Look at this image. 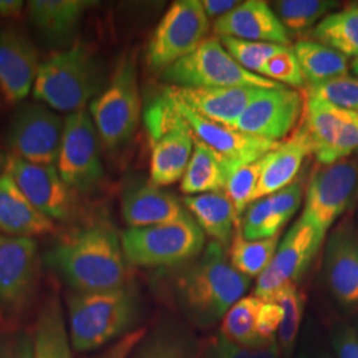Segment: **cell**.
Wrapping results in <instances>:
<instances>
[{"label": "cell", "mask_w": 358, "mask_h": 358, "mask_svg": "<svg viewBox=\"0 0 358 358\" xmlns=\"http://www.w3.org/2000/svg\"><path fill=\"white\" fill-rule=\"evenodd\" d=\"M251 285V279L231 267L224 247L210 242L203 252L192 259L176 280V297L190 324L207 329L224 315Z\"/></svg>", "instance_id": "6da1fadb"}, {"label": "cell", "mask_w": 358, "mask_h": 358, "mask_svg": "<svg viewBox=\"0 0 358 358\" xmlns=\"http://www.w3.org/2000/svg\"><path fill=\"white\" fill-rule=\"evenodd\" d=\"M282 226L273 213L269 196L252 202L241 220V232L245 239H268L279 235Z\"/></svg>", "instance_id": "ab89813d"}, {"label": "cell", "mask_w": 358, "mask_h": 358, "mask_svg": "<svg viewBox=\"0 0 358 358\" xmlns=\"http://www.w3.org/2000/svg\"><path fill=\"white\" fill-rule=\"evenodd\" d=\"M205 232L194 217L141 229L121 236L125 260L136 267H164L189 262L205 250Z\"/></svg>", "instance_id": "5b68a950"}, {"label": "cell", "mask_w": 358, "mask_h": 358, "mask_svg": "<svg viewBox=\"0 0 358 358\" xmlns=\"http://www.w3.org/2000/svg\"><path fill=\"white\" fill-rule=\"evenodd\" d=\"M38 71V55L28 38L0 29V90L8 101L26 99Z\"/></svg>", "instance_id": "ffe728a7"}, {"label": "cell", "mask_w": 358, "mask_h": 358, "mask_svg": "<svg viewBox=\"0 0 358 358\" xmlns=\"http://www.w3.org/2000/svg\"><path fill=\"white\" fill-rule=\"evenodd\" d=\"M304 93L317 97L340 109L358 113V77L340 76L307 87Z\"/></svg>", "instance_id": "60d3db41"}, {"label": "cell", "mask_w": 358, "mask_h": 358, "mask_svg": "<svg viewBox=\"0 0 358 358\" xmlns=\"http://www.w3.org/2000/svg\"><path fill=\"white\" fill-rule=\"evenodd\" d=\"M162 94L173 103L176 110L190 127L195 140L203 142L214 152L220 154L236 166L255 162L280 145V142L252 137L236 129L213 122L202 115H196L183 103L174 100L166 93V90H164Z\"/></svg>", "instance_id": "9a60e30c"}, {"label": "cell", "mask_w": 358, "mask_h": 358, "mask_svg": "<svg viewBox=\"0 0 358 358\" xmlns=\"http://www.w3.org/2000/svg\"><path fill=\"white\" fill-rule=\"evenodd\" d=\"M47 264L78 294L125 288L127 260L115 231L94 226L78 231L45 254Z\"/></svg>", "instance_id": "7a4b0ae2"}, {"label": "cell", "mask_w": 358, "mask_h": 358, "mask_svg": "<svg viewBox=\"0 0 358 358\" xmlns=\"http://www.w3.org/2000/svg\"><path fill=\"white\" fill-rule=\"evenodd\" d=\"M68 332L73 349L92 352L113 344L137 319V303L125 288L99 294H68Z\"/></svg>", "instance_id": "3957f363"}, {"label": "cell", "mask_w": 358, "mask_h": 358, "mask_svg": "<svg viewBox=\"0 0 358 358\" xmlns=\"http://www.w3.org/2000/svg\"><path fill=\"white\" fill-rule=\"evenodd\" d=\"M282 321V308L276 301H263L256 320L259 336L266 341L276 340Z\"/></svg>", "instance_id": "bcb514c9"}, {"label": "cell", "mask_w": 358, "mask_h": 358, "mask_svg": "<svg viewBox=\"0 0 358 358\" xmlns=\"http://www.w3.org/2000/svg\"><path fill=\"white\" fill-rule=\"evenodd\" d=\"M236 167L203 142L195 140L190 162L180 179V192L187 195L224 192Z\"/></svg>", "instance_id": "83f0119b"}, {"label": "cell", "mask_w": 358, "mask_h": 358, "mask_svg": "<svg viewBox=\"0 0 358 358\" xmlns=\"http://www.w3.org/2000/svg\"><path fill=\"white\" fill-rule=\"evenodd\" d=\"M174 100L183 103L196 115L220 125L234 128L247 106L263 92V88H166Z\"/></svg>", "instance_id": "ac0fdd59"}, {"label": "cell", "mask_w": 358, "mask_h": 358, "mask_svg": "<svg viewBox=\"0 0 358 358\" xmlns=\"http://www.w3.org/2000/svg\"><path fill=\"white\" fill-rule=\"evenodd\" d=\"M282 308V321L276 336L278 344L284 358L294 352L297 334L304 316L306 297L300 292L297 284H285L275 294L272 300Z\"/></svg>", "instance_id": "e575fe53"}, {"label": "cell", "mask_w": 358, "mask_h": 358, "mask_svg": "<svg viewBox=\"0 0 358 358\" xmlns=\"http://www.w3.org/2000/svg\"><path fill=\"white\" fill-rule=\"evenodd\" d=\"M210 28L202 1L178 0L171 4L150 38L146 62L153 71H165L192 53Z\"/></svg>", "instance_id": "9c48e42d"}, {"label": "cell", "mask_w": 358, "mask_h": 358, "mask_svg": "<svg viewBox=\"0 0 358 358\" xmlns=\"http://www.w3.org/2000/svg\"><path fill=\"white\" fill-rule=\"evenodd\" d=\"M38 271V243L24 236L0 235V306L19 309L34 292Z\"/></svg>", "instance_id": "e0dca14e"}, {"label": "cell", "mask_w": 358, "mask_h": 358, "mask_svg": "<svg viewBox=\"0 0 358 358\" xmlns=\"http://www.w3.org/2000/svg\"><path fill=\"white\" fill-rule=\"evenodd\" d=\"M238 4L239 1H235V0H203L202 1L207 17L208 19L215 17V20L220 16L232 11Z\"/></svg>", "instance_id": "681fc988"}, {"label": "cell", "mask_w": 358, "mask_h": 358, "mask_svg": "<svg viewBox=\"0 0 358 358\" xmlns=\"http://www.w3.org/2000/svg\"><path fill=\"white\" fill-rule=\"evenodd\" d=\"M146 336V329L145 328H138L134 329L120 340H117L113 344L105 348L103 352L96 355L92 358H129L131 352L136 349L142 341V338Z\"/></svg>", "instance_id": "7dc6e473"}, {"label": "cell", "mask_w": 358, "mask_h": 358, "mask_svg": "<svg viewBox=\"0 0 358 358\" xmlns=\"http://www.w3.org/2000/svg\"><path fill=\"white\" fill-rule=\"evenodd\" d=\"M23 8V1L19 0H0V15L6 17L16 16Z\"/></svg>", "instance_id": "f907efd6"}, {"label": "cell", "mask_w": 358, "mask_h": 358, "mask_svg": "<svg viewBox=\"0 0 358 358\" xmlns=\"http://www.w3.org/2000/svg\"><path fill=\"white\" fill-rule=\"evenodd\" d=\"M35 358H73L72 343L60 300L48 299L38 313L34 333Z\"/></svg>", "instance_id": "f1b7e54d"}, {"label": "cell", "mask_w": 358, "mask_h": 358, "mask_svg": "<svg viewBox=\"0 0 358 358\" xmlns=\"http://www.w3.org/2000/svg\"><path fill=\"white\" fill-rule=\"evenodd\" d=\"M325 236L312 226L297 220L287 232L268 267L257 278L255 294L269 301L285 284H297L317 254Z\"/></svg>", "instance_id": "4fadbf2b"}, {"label": "cell", "mask_w": 358, "mask_h": 358, "mask_svg": "<svg viewBox=\"0 0 358 358\" xmlns=\"http://www.w3.org/2000/svg\"><path fill=\"white\" fill-rule=\"evenodd\" d=\"M90 115L103 145L115 149L133 136L141 115L136 66L124 59L109 87L90 103Z\"/></svg>", "instance_id": "ba28073f"}, {"label": "cell", "mask_w": 358, "mask_h": 358, "mask_svg": "<svg viewBox=\"0 0 358 358\" xmlns=\"http://www.w3.org/2000/svg\"><path fill=\"white\" fill-rule=\"evenodd\" d=\"M313 41L327 45L346 57H358V6L329 13L313 27Z\"/></svg>", "instance_id": "4dcf8cb0"}, {"label": "cell", "mask_w": 358, "mask_h": 358, "mask_svg": "<svg viewBox=\"0 0 358 358\" xmlns=\"http://www.w3.org/2000/svg\"><path fill=\"white\" fill-rule=\"evenodd\" d=\"M333 6L334 3L325 0H282L275 1L272 10L287 32L297 34L319 22Z\"/></svg>", "instance_id": "d590c367"}, {"label": "cell", "mask_w": 358, "mask_h": 358, "mask_svg": "<svg viewBox=\"0 0 358 358\" xmlns=\"http://www.w3.org/2000/svg\"><path fill=\"white\" fill-rule=\"evenodd\" d=\"M219 38H232L245 41L272 43L288 45V32L272 7L263 0L239 3L214 23Z\"/></svg>", "instance_id": "d6986e66"}, {"label": "cell", "mask_w": 358, "mask_h": 358, "mask_svg": "<svg viewBox=\"0 0 358 358\" xmlns=\"http://www.w3.org/2000/svg\"><path fill=\"white\" fill-rule=\"evenodd\" d=\"M162 78L173 87L271 90L280 84L248 72L238 64L217 38H205L192 53L167 66Z\"/></svg>", "instance_id": "8992f818"}, {"label": "cell", "mask_w": 358, "mask_h": 358, "mask_svg": "<svg viewBox=\"0 0 358 358\" xmlns=\"http://www.w3.org/2000/svg\"><path fill=\"white\" fill-rule=\"evenodd\" d=\"M262 304L263 300L255 294L243 296L222 319L219 333L241 345L260 346L271 343L263 340L256 329L257 313Z\"/></svg>", "instance_id": "d6a6232c"}, {"label": "cell", "mask_w": 358, "mask_h": 358, "mask_svg": "<svg viewBox=\"0 0 358 358\" xmlns=\"http://www.w3.org/2000/svg\"><path fill=\"white\" fill-rule=\"evenodd\" d=\"M145 122L153 142L150 182L158 187L173 185L190 162L195 143L192 129L164 94L149 105Z\"/></svg>", "instance_id": "52a82bcc"}, {"label": "cell", "mask_w": 358, "mask_h": 358, "mask_svg": "<svg viewBox=\"0 0 358 358\" xmlns=\"http://www.w3.org/2000/svg\"><path fill=\"white\" fill-rule=\"evenodd\" d=\"M279 243V235L268 239L250 241L244 238L241 230H238L231 241L229 263L232 268L250 279L259 278L268 267Z\"/></svg>", "instance_id": "1f68e13d"}, {"label": "cell", "mask_w": 358, "mask_h": 358, "mask_svg": "<svg viewBox=\"0 0 358 358\" xmlns=\"http://www.w3.org/2000/svg\"><path fill=\"white\" fill-rule=\"evenodd\" d=\"M65 121L38 103H23L13 115L7 142L15 157L27 162L53 166L57 162Z\"/></svg>", "instance_id": "7c38bea8"}, {"label": "cell", "mask_w": 358, "mask_h": 358, "mask_svg": "<svg viewBox=\"0 0 358 358\" xmlns=\"http://www.w3.org/2000/svg\"><path fill=\"white\" fill-rule=\"evenodd\" d=\"M0 230L10 236L24 238L55 230L50 217L32 206L7 174L0 177Z\"/></svg>", "instance_id": "d4e9b609"}, {"label": "cell", "mask_w": 358, "mask_h": 358, "mask_svg": "<svg viewBox=\"0 0 358 358\" xmlns=\"http://www.w3.org/2000/svg\"><path fill=\"white\" fill-rule=\"evenodd\" d=\"M260 76L275 83H284L287 85L301 88L306 85L300 65L294 50L287 47L284 51L272 56L262 68Z\"/></svg>", "instance_id": "b9f144b4"}, {"label": "cell", "mask_w": 358, "mask_h": 358, "mask_svg": "<svg viewBox=\"0 0 358 358\" xmlns=\"http://www.w3.org/2000/svg\"><path fill=\"white\" fill-rule=\"evenodd\" d=\"M92 4L84 0H32L28 3V16L43 38L51 44H65Z\"/></svg>", "instance_id": "484cf974"}, {"label": "cell", "mask_w": 358, "mask_h": 358, "mask_svg": "<svg viewBox=\"0 0 358 358\" xmlns=\"http://www.w3.org/2000/svg\"><path fill=\"white\" fill-rule=\"evenodd\" d=\"M325 276L331 292L341 306H357L358 239L350 231H336L329 239Z\"/></svg>", "instance_id": "7402d4cb"}, {"label": "cell", "mask_w": 358, "mask_h": 358, "mask_svg": "<svg viewBox=\"0 0 358 358\" xmlns=\"http://www.w3.org/2000/svg\"><path fill=\"white\" fill-rule=\"evenodd\" d=\"M57 171L69 189L80 192H93L103 180L99 133L85 110L65 118Z\"/></svg>", "instance_id": "8fae6325"}, {"label": "cell", "mask_w": 358, "mask_h": 358, "mask_svg": "<svg viewBox=\"0 0 358 358\" xmlns=\"http://www.w3.org/2000/svg\"><path fill=\"white\" fill-rule=\"evenodd\" d=\"M358 196V162L343 159L319 169L308 185L300 220L325 236Z\"/></svg>", "instance_id": "30bf717a"}, {"label": "cell", "mask_w": 358, "mask_h": 358, "mask_svg": "<svg viewBox=\"0 0 358 358\" xmlns=\"http://www.w3.org/2000/svg\"><path fill=\"white\" fill-rule=\"evenodd\" d=\"M0 358H35L34 336L26 332L1 334Z\"/></svg>", "instance_id": "f6af8a7d"}, {"label": "cell", "mask_w": 358, "mask_h": 358, "mask_svg": "<svg viewBox=\"0 0 358 358\" xmlns=\"http://www.w3.org/2000/svg\"><path fill=\"white\" fill-rule=\"evenodd\" d=\"M333 348L338 358H358V334L349 327H341L333 334Z\"/></svg>", "instance_id": "c3c4849f"}, {"label": "cell", "mask_w": 358, "mask_h": 358, "mask_svg": "<svg viewBox=\"0 0 358 358\" xmlns=\"http://www.w3.org/2000/svg\"><path fill=\"white\" fill-rule=\"evenodd\" d=\"M263 165L264 157L255 162L241 165L231 173L227 180L224 192L230 198L239 222L242 220L247 207L252 203V196L257 187Z\"/></svg>", "instance_id": "74e56055"}, {"label": "cell", "mask_w": 358, "mask_h": 358, "mask_svg": "<svg viewBox=\"0 0 358 358\" xmlns=\"http://www.w3.org/2000/svg\"><path fill=\"white\" fill-rule=\"evenodd\" d=\"M220 43L224 50L230 53L232 59L242 65L251 73L260 76L262 68L272 56L284 51L288 45L272 44V43H257L245 41L232 38H220Z\"/></svg>", "instance_id": "f35d334b"}, {"label": "cell", "mask_w": 358, "mask_h": 358, "mask_svg": "<svg viewBox=\"0 0 358 358\" xmlns=\"http://www.w3.org/2000/svg\"><path fill=\"white\" fill-rule=\"evenodd\" d=\"M6 170L7 176L41 214L57 220H65L72 215V194L57 169L31 164L13 155L7 161Z\"/></svg>", "instance_id": "2e32d148"}, {"label": "cell", "mask_w": 358, "mask_h": 358, "mask_svg": "<svg viewBox=\"0 0 358 358\" xmlns=\"http://www.w3.org/2000/svg\"><path fill=\"white\" fill-rule=\"evenodd\" d=\"M122 215L130 229L165 224L190 217L174 195L152 182H137L125 189Z\"/></svg>", "instance_id": "44dd1931"}, {"label": "cell", "mask_w": 358, "mask_h": 358, "mask_svg": "<svg viewBox=\"0 0 358 358\" xmlns=\"http://www.w3.org/2000/svg\"><path fill=\"white\" fill-rule=\"evenodd\" d=\"M182 203L213 242L223 247L231 243L234 229H241L235 208L224 192L187 195Z\"/></svg>", "instance_id": "4316f807"}, {"label": "cell", "mask_w": 358, "mask_h": 358, "mask_svg": "<svg viewBox=\"0 0 358 358\" xmlns=\"http://www.w3.org/2000/svg\"><path fill=\"white\" fill-rule=\"evenodd\" d=\"M352 71L358 76V57L357 59H355L353 63H352Z\"/></svg>", "instance_id": "816d5d0a"}, {"label": "cell", "mask_w": 358, "mask_h": 358, "mask_svg": "<svg viewBox=\"0 0 358 358\" xmlns=\"http://www.w3.org/2000/svg\"><path fill=\"white\" fill-rule=\"evenodd\" d=\"M192 334L179 328H165L145 336L129 358H196Z\"/></svg>", "instance_id": "836d02e7"}, {"label": "cell", "mask_w": 358, "mask_h": 358, "mask_svg": "<svg viewBox=\"0 0 358 358\" xmlns=\"http://www.w3.org/2000/svg\"><path fill=\"white\" fill-rule=\"evenodd\" d=\"M309 154H312L309 142L300 129L294 131L288 141L282 142L278 148L266 154L252 202L267 198L294 183V179Z\"/></svg>", "instance_id": "603a6c76"}, {"label": "cell", "mask_w": 358, "mask_h": 358, "mask_svg": "<svg viewBox=\"0 0 358 358\" xmlns=\"http://www.w3.org/2000/svg\"><path fill=\"white\" fill-rule=\"evenodd\" d=\"M300 130L307 137L310 152L321 165H332L333 152L343 128V109L304 93Z\"/></svg>", "instance_id": "cb8c5ba5"}, {"label": "cell", "mask_w": 358, "mask_h": 358, "mask_svg": "<svg viewBox=\"0 0 358 358\" xmlns=\"http://www.w3.org/2000/svg\"><path fill=\"white\" fill-rule=\"evenodd\" d=\"M273 213L280 222L282 227L287 222L297 213L303 199V187L300 183L294 182L289 186L284 187L280 192L269 195Z\"/></svg>", "instance_id": "7bdbcfd3"}, {"label": "cell", "mask_w": 358, "mask_h": 358, "mask_svg": "<svg viewBox=\"0 0 358 358\" xmlns=\"http://www.w3.org/2000/svg\"><path fill=\"white\" fill-rule=\"evenodd\" d=\"M343 128L333 152V164L345 159L358 149V113L343 109Z\"/></svg>", "instance_id": "ee69618b"}, {"label": "cell", "mask_w": 358, "mask_h": 358, "mask_svg": "<svg viewBox=\"0 0 358 358\" xmlns=\"http://www.w3.org/2000/svg\"><path fill=\"white\" fill-rule=\"evenodd\" d=\"M303 97L285 87L264 90L247 106L234 128L244 134L279 142L297 124L303 113Z\"/></svg>", "instance_id": "5bb4252c"}, {"label": "cell", "mask_w": 358, "mask_h": 358, "mask_svg": "<svg viewBox=\"0 0 358 358\" xmlns=\"http://www.w3.org/2000/svg\"><path fill=\"white\" fill-rule=\"evenodd\" d=\"M278 340L260 346L236 344L217 332L198 349L196 358H282Z\"/></svg>", "instance_id": "8d00e7d4"}, {"label": "cell", "mask_w": 358, "mask_h": 358, "mask_svg": "<svg viewBox=\"0 0 358 358\" xmlns=\"http://www.w3.org/2000/svg\"><path fill=\"white\" fill-rule=\"evenodd\" d=\"M101 87V72L85 47L75 45L56 53L38 66L34 85L35 99L60 112L84 110Z\"/></svg>", "instance_id": "277c9868"}, {"label": "cell", "mask_w": 358, "mask_h": 358, "mask_svg": "<svg viewBox=\"0 0 358 358\" xmlns=\"http://www.w3.org/2000/svg\"><path fill=\"white\" fill-rule=\"evenodd\" d=\"M307 87L346 76L348 57L313 40H301L292 48Z\"/></svg>", "instance_id": "f546056e"}]
</instances>
